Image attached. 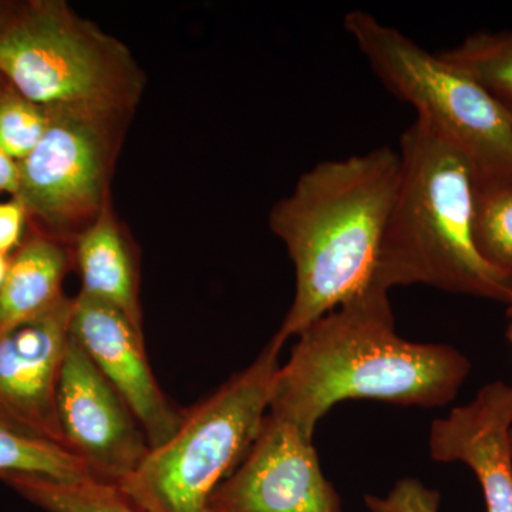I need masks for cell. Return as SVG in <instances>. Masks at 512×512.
Listing matches in <instances>:
<instances>
[{
    "mask_svg": "<svg viewBox=\"0 0 512 512\" xmlns=\"http://www.w3.org/2000/svg\"><path fill=\"white\" fill-rule=\"evenodd\" d=\"M296 339L276 373L268 413L312 440L319 421L340 402L439 409L456 399L471 373L470 359L453 346L400 336L389 292L373 285Z\"/></svg>",
    "mask_w": 512,
    "mask_h": 512,
    "instance_id": "cell-1",
    "label": "cell"
},
{
    "mask_svg": "<svg viewBox=\"0 0 512 512\" xmlns=\"http://www.w3.org/2000/svg\"><path fill=\"white\" fill-rule=\"evenodd\" d=\"M400 183V154L379 147L316 164L269 212L284 242L295 293L274 338L284 343L372 285Z\"/></svg>",
    "mask_w": 512,
    "mask_h": 512,
    "instance_id": "cell-2",
    "label": "cell"
},
{
    "mask_svg": "<svg viewBox=\"0 0 512 512\" xmlns=\"http://www.w3.org/2000/svg\"><path fill=\"white\" fill-rule=\"evenodd\" d=\"M400 183L384 229L372 285H426L507 303L512 281L474 242V173L467 158L426 121L400 138Z\"/></svg>",
    "mask_w": 512,
    "mask_h": 512,
    "instance_id": "cell-3",
    "label": "cell"
},
{
    "mask_svg": "<svg viewBox=\"0 0 512 512\" xmlns=\"http://www.w3.org/2000/svg\"><path fill=\"white\" fill-rule=\"evenodd\" d=\"M0 74L43 107L134 114L146 74L63 0H0Z\"/></svg>",
    "mask_w": 512,
    "mask_h": 512,
    "instance_id": "cell-4",
    "label": "cell"
},
{
    "mask_svg": "<svg viewBox=\"0 0 512 512\" xmlns=\"http://www.w3.org/2000/svg\"><path fill=\"white\" fill-rule=\"evenodd\" d=\"M284 343L272 338L254 362L185 410L173 436L150 448L117 487L141 512H207L215 488L251 448L271 402Z\"/></svg>",
    "mask_w": 512,
    "mask_h": 512,
    "instance_id": "cell-5",
    "label": "cell"
},
{
    "mask_svg": "<svg viewBox=\"0 0 512 512\" xmlns=\"http://www.w3.org/2000/svg\"><path fill=\"white\" fill-rule=\"evenodd\" d=\"M343 28L380 83L467 158L474 180L512 178V119L500 100L365 10Z\"/></svg>",
    "mask_w": 512,
    "mask_h": 512,
    "instance_id": "cell-6",
    "label": "cell"
},
{
    "mask_svg": "<svg viewBox=\"0 0 512 512\" xmlns=\"http://www.w3.org/2000/svg\"><path fill=\"white\" fill-rule=\"evenodd\" d=\"M47 127L19 161L18 198L29 229L72 247L113 200L111 181L134 114L46 107Z\"/></svg>",
    "mask_w": 512,
    "mask_h": 512,
    "instance_id": "cell-7",
    "label": "cell"
},
{
    "mask_svg": "<svg viewBox=\"0 0 512 512\" xmlns=\"http://www.w3.org/2000/svg\"><path fill=\"white\" fill-rule=\"evenodd\" d=\"M57 414L67 450L99 483L119 485L150 451L126 400L72 333L57 387Z\"/></svg>",
    "mask_w": 512,
    "mask_h": 512,
    "instance_id": "cell-8",
    "label": "cell"
},
{
    "mask_svg": "<svg viewBox=\"0 0 512 512\" xmlns=\"http://www.w3.org/2000/svg\"><path fill=\"white\" fill-rule=\"evenodd\" d=\"M207 512H343V507L313 440L266 413L247 456L215 488Z\"/></svg>",
    "mask_w": 512,
    "mask_h": 512,
    "instance_id": "cell-9",
    "label": "cell"
},
{
    "mask_svg": "<svg viewBox=\"0 0 512 512\" xmlns=\"http://www.w3.org/2000/svg\"><path fill=\"white\" fill-rule=\"evenodd\" d=\"M72 306L73 298L67 296L46 315L0 335V426L66 451L57 387Z\"/></svg>",
    "mask_w": 512,
    "mask_h": 512,
    "instance_id": "cell-10",
    "label": "cell"
},
{
    "mask_svg": "<svg viewBox=\"0 0 512 512\" xmlns=\"http://www.w3.org/2000/svg\"><path fill=\"white\" fill-rule=\"evenodd\" d=\"M70 333L126 400L150 448L170 439L184 412L175 409L154 377L143 330L117 309L79 292L73 298Z\"/></svg>",
    "mask_w": 512,
    "mask_h": 512,
    "instance_id": "cell-11",
    "label": "cell"
},
{
    "mask_svg": "<svg viewBox=\"0 0 512 512\" xmlns=\"http://www.w3.org/2000/svg\"><path fill=\"white\" fill-rule=\"evenodd\" d=\"M429 450L439 463L473 471L487 512H512V383H487L471 402L434 420Z\"/></svg>",
    "mask_w": 512,
    "mask_h": 512,
    "instance_id": "cell-12",
    "label": "cell"
},
{
    "mask_svg": "<svg viewBox=\"0 0 512 512\" xmlns=\"http://www.w3.org/2000/svg\"><path fill=\"white\" fill-rule=\"evenodd\" d=\"M82 293L117 309L143 330L136 245L114 211L113 200L72 245Z\"/></svg>",
    "mask_w": 512,
    "mask_h": 512,
    "instance_id": "cell-13",
    "label": "cell"
},
{
    "mask_svg": "<svg viewBox=\"0 0 512 512\" xmlns=\"http://www.w3.org/2000/svg\"><path fill=\"white\" fill-rule=\"evenodd\" d=\"M74 269L70 245L28 228L25 241L10 259L0 288V335L32 322L67 298L63 282Z\"/></svg>",
    "mask_w": 512,
    "mask_h": 512,
    "instance_id": "cell-14",
    "label": "cell"
},
{
    "mask_svg": "<svg viewBox=\"0 0 512 512\" xmlns=\"http://www.w3.org/2000/svg\"><path fill=\"white\" fill-rule=\"evenodd\" d=\"M2 481L46 512H141L117 485L99 483L92 478L60 481L16 474Z\"/></svg>",
    "mask_w": 512,
    "mask_h": 512,
    "instance_id": "cell-15",
    "label": "cell"
},
{
    "mask_svg": "<svg viewBox=\"0 0 512 512\" xmlns=\"http://www.w3.org/2000/svg\"><path fill=\"white\" fill-rule=\"evenodd\" d=\"M473 234L481 258L512 281V178L474 180Z\"/></svg>",
    "mask_w": 512,
    "mask_h": 512,
    "instance_id": "cell-16",
    "label": "cell"
},
{
    "mask_svg": "<svg viewBox=\"0 0 512 512\" xmlns=\"http://www.w3.org/2000/svg\"><path fill=\"white\" fill-rule=\"evenodd\" d=\"M437 55L501 103H512V30L474 33Z\"/></svg>",
    "mask_w": 512,
    "mask_h": 512,
    "instance_id": "cell-17",
    "label": "cell"
},
{
    "mask_svg": "<svg viewBox=\"0 0 512 512\" xmlns=\"http://www.w3.org/2000/svg\"><path fill=\"white\" fill-rule=\"evenodd\" d=\"M16 474L60 481L90 478L82 461L64 448L20 436L0 426V480Z\"/></svg>",
    "mask_w": 512,
    "mask_h": 512,
    "instance_id": "cell-18",
    "label": "cell"
},
{
    "mask_svg": "<svg viewBox=\"0 0 512 512\" xmlns=\"http://www.w3.org/2000/svg\"><path fill=\"white\" fill-rule=\"evenodd\" d=\"M46 127V107L30 100L0 74V148L19 163L32 153Z\"/></svg>",
    "mask_w": 512,
    "mask_h": 512,
    "instance_id": "cell-19",
    "label": "cell"
},
{
    "mask_svg": "<svg viewBox=\"0 0 512 512\" xmlns=\"http://www.w3.org/2000/svg\"><path fill=\"white\" fill-rule=\"evenodd\" d=\"M440 493L417 478L397 481L390 493L366 495L365 504L372 512H440Z\"/></svg>",
    "mask_w": 512,
    "mask_h": 512,
    "instance_id": "cell-20",
    "label": "cell"
},
{
    "mask_svg": "<svg viewBox=\"0 0 512 512\" xmlns=\"http://www.w3.org/2000/svg\"><path fill=\"white\" fill-rule=\"evenodd\" d=\"M29 218L18 198L0 202V252L13 255L28 234Z\"/></svg>",
    "mask_w": 512,
    "mask_h": 512,
    "instance_id": "cell-21",
    "label": "cell"
},
{
    "mask_svg": "<svg viewBox=\"0 0 512 512\" xmlns=\"http://www.w3.org/2000/svg\"><path fill=\"white\" fill-rule=\"evenodd\" d=\"M19 188V163L0 148V194L15 197Z\"/></svg>",
    "mask_w": 512,
    "mask_h": 512,
    "instance_id": "cell-22",
    "label": "cell"
},
{
    "mask_svg": "<svg viewBox=\"0 0 512 512\" xmlns=\"http://www.w3.org/2000/svg\"><path fill=\"white\" fill-rule=\"evenodd\" d=\"M10 259H12V255H5L0 252V288L5 284L6 276H8Z\"/></svg>",
    "mask_w": 512,
    "mask_h": 512,
    "instance_id": "cell-23",
    "label": "cell"
},
{
    "mask_svg": "<svg viewBox=\"0 0 512 512\" xmlns=\"http://www.w3.org/2000/svg\"><path fill=\"white\" fill-rule=\"evenodd\" d=\"M507 306L508 318H510V328H508V339H510V342L512 343V291L510 293V298H508Z\"/></svg>",
    "mask_w": 512,
    "mask_h": 512,
    "instance_id": "cell-24",
    "label": "cell"
},
{
    "mask_svg": "<svg viewBox=\"0 0 512 512\" xmlns=\"http://www.w3.org/2000/svg\"><path fill=\"white\" fill-rule=\"evenodd\" d=\"M505 109H507L508 113H510L511 119H512V103H503Z\"/></svg>",
    "mask_w": 512,
    "mask_h": 512,
    "instance_id": "cell-25",
    "label": "cell"
}]
</instances>
